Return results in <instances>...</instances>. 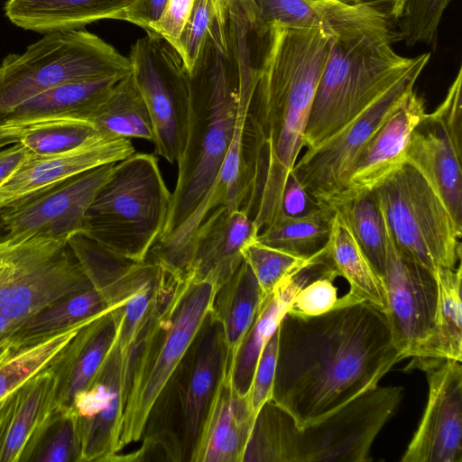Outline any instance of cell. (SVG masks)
Instances as JSON below:
<instances>
[{"label": "cell", "mask_w": 462, "mask_h": 462, "mask_svg": "<svg viewBox=\"0 0 462 462\" xmlns=\"http://www.w3.org/2000/svg\"><path fill=\"white\" fill-rule=\"evenodd\" d=\"M257 235L254 221L243 210L213 208L193 235L186 277L208 282L217 290L242 263L244 245Z\"/></svg>", "instance_id": "obj_24"}, {"label": "cell", "mask_w": 462, "mask_h": 462, "mask_svg": "<svg viewBox=\"0 0 462 462\" xmlns=\"http://www.w3.org/2000/svg\"><path fill=\"white\" fill-rule=\"evenodd\" d=\"M263 298L256 278L244 260L216 291L210 310L223 328L229 361L251 327Z\"/></svg>", "instance_id": "obj_34"}, {"label": "cell", "mask_w": 462, "mask_h": 462, "mask_svg": "<svg viewBox=\"0 0 462 462\" xmlns=\"http://www.w3.org/2000/svg\"><path fill=\"white\" fill-rule=\"evenodd\" d=\"M215 15L213 0H194L180 37V56L189 73L200 53L204 40Z\"/></svg>", "instance_id": "obj_44"}, {"label": "cell", "mask_w": 462, "mask_h": 462, "mask_svg": "<svg viewBox=\"0 0 462 462\" xmlns=\"http://www.w3.org/2000/svg\"><path fill=\"white\" fill-rule=\"evenodd\" d=\"M402 386H375L304 429L291 426L286 462H366L376 436L403 396Z\"/></svg>", "instance_id": "obj_13"}, {"label": "cell", "mask_w": 462, "mask_h": 462, "mask_svg": "<svg viewBox=\"0 0 462 462\" xmlns=\"http://www.w3.org/2000/svg\"><path fill=\"white\" fill-rule=\"evenodd\" d=\"M117 339L114 310L81 327L48 366L56 380L55 407H70L97 374Z\"/></svg>", "instance_id": "obj_26"}, {"label": "cell", "mask_w": 462, "mask_h": 462, "mask_svg": "<svg viewBox=\"0 0 462 462\" xmlns=\"http://www.w3.org/2000/svg\"><path fill=\"white\" fill-rule=\"evenodd\" d=\"M128 59L151 116L154 152L171 164L178 163L191 116L189 74L177 51L149 33L132 45Z\"/></svg>", "instance_id": "obj_12"}, {"label": "cell", "mask_w": 462, "mask_h": 462, "mask_svg": "<svg viewBox=\"0 0 462 462\" xmlns=\"http://www.w3.org/2000/svg\"><path fill=\"white\" fill-rule=\"evenodd\" d=\"M336 273L321 275L304 285L292 300L288 311L304 315L316 316L332 310L337 301V290L334 285Z\"/></svg>", "instance_id": "obj_46"}, {"label": "cell", "mask_w": 462, "mask_h": 462, "mask_svg": "<svg viewBox=\"0 0 462 462\" xmlns=\"http://www.w3.org/2000/svg\"><path fill=\"white\" fill-rule=\"evenodd\" d=\"M453 0H403L399 31L408 46L425 44L435 50L440 22Z\"/></svg>", "instance_id": "obj_43"}, {"label": "cell", "mask_w": 462, "mask_h": 462, "mask_svg": "<svg viewBox=\"0 0 462 462\" xmlns=\"http://www.w3.org/2000/svg\"><path fill=\"white\" fill-rule=\"evenodd\" d=\"M386 261L383 282L388 308L384 313L402 358L414 357L434 324L438 286L434 273L397 247L383 218Z\"/></svg>", "instance_id": "obj_17"}, {"label": "cell", "mask_w": 462, "mask_h": 462, "mask_svg": "<svg viewBox=\"0 0 462 462\" xmlns=\"http://www.w3.org/2000/svg\"><path fill=\"white\" fill-rule=\"evenodd\" d=\"M226 29L238 88L254 89L270 51L272 27L253 0H227Z\"/></svg>", "instance_id": "obj_30"}, {"label": "cell", "mask_w": 462, "mask_h": 462, "mask_svg": "<svg viewBox=\"0 0 462 462\" xmlns=\"http://www.w3.org/2000/svg\"><path fill=\"white\" fill-rule=\"evenodd\" d=\"M92 287L69 239L0 238V311L14 325Z\"/></svg>", "instance_id": "obj_9"}, {"label": "cell", "mask_w": 462, "mask_h": 462, "mask_svg": "<svg viewBox=\"0 0 462 462\" xmlns=\"http://www.w3.org/2000/svg\"><path fill=\"white\" fill-rule=\"evenodd\" d=\"M169 0H136L123 14L121 20L143 28L146 32L161 16Z\"/></svg>", "instance_id": "obj_49"}, {"label": "cell", "mask_w": 462, "mask_h": 462, "mask_svg": "<svg viewBox=\"0 0 462 462\" xmlns=\"http://www.w3.org/2000/svg\"><path fill=\"white\" fill-rule=\"evenodd\" d=\"M374 190L402 254L433 273L461 263L462 226L416 169L405 162Z\"/></svg>", "instance_id": "obj_8"}, {"label": "cell", "mask_w": 462, "mask_h": 462, "mask_svg": "<svg viewBox=\"0 0 462 462\" xmlns=\"http://www.w3.org/2000/svg\"><path fill=\"white\" fill-rule=\"evenodd\" d=\"M114 310L93 286L73 292L17 324L10 333L24 339L47 337Z\"/></svg>", "instance_id": "obj_37"}, {"label": "cell", "mask_w": 462, "mask_h": 462, "mask_svg": "<svg viewBox=\"0 0 462 462\" xmlns=\"http://www.w3.org/2000/svg\"><path fill=\"white\" fill-rule=\"evenodd\" d=\"M191 116L185 151L163 230L147 258L177 279H185L200 210L229 148L237 115L238 80L226 20L214 16L189 73Z\"/></svg>", "instance_id": "obj_3"}, {"label": "cell", "mask_w": 462, "mask_h": 462, "mask_svg": "<svg viewBox=\"0 0 462 462\" xmlns=\"http://www.w3.org/2000/svg\"><path fill=\"white\" fill-rule=\"evenodd\" d=\"M425 372L427 405L402 462L462 461L461 361H415L409 365Z\"/></svg>", "instance_id": "obj_18"}, {"label": "cell", "mask_w": 462, "mask_h": 462, "mask_svg": "<svg viewBox=\"0 0 462 462\" xmlns=\"http://www.w3.org/2000/svg\"><path fill=\"white\" fill-rule=\"evenodd\" d=\"M392 45L377 37L331 39L303 147H314L339 131L418 60L419 55L403 57Z\"/></svg>", "instance_id": "obj_6"}, {"label": "cell", "mask_w": 462, "mask_h": 462, "mask_svg": "<svg viewBox=\"0 0 462 462\" xmlns=\"http://www.w3.org/2000/svg\"><path fill=\"white\" fill-rule=\"evenodd\" d=\"M126 371L117 339L70 407L77 415L82 462H112L121 450Z\"/></svg>", "instance_id": "obj_20"}, {"label": "cell", "mask_w": 462, "mask_h": 462, "mask_svg": "<svg viewBox=\"0 0 462 462\" xmlns=\"http://www.w3.org/2000/svg\"><path fill=\"white\" fill-rule=\"evenodd\" d=\"M263 21L317 29L332 40L377 37L391 44L402 41L399 31L403 0H253Z\"/></svg>", "instance_id": "obj_15"}, {"label": "cell", "mask_w": 462, "mask_h": 462, "mask_svg": "<svg viewBox=\"0 0 462 462\" xmlns=\"http://www.w3.org/2000/svg\"><path fill=\"white\" fill-rule=\"evenodd\" d=\"M267 59L244 128L243 210L258 233L282 213L283 190L298 156L331 38L317 29L273 24Z\"/></svg>", "instance_id": "obj_2"}, {"label": "cell", "mask_w": 462, "mask_h": 462, "mask_svg": "<svg viewBox=\"0 0 462 462\" xmlns=\"http://www.w3.org/2000/svg\"><path fill=\"white\" fill-rule=\"evenodd\" d=\"M30 154V151L21 142L0 150V186L17 171Z\"/></svg>", "instance_id": "obj_51"}, {"label": "cell", "mask_w": 462, "mask_h": 462, "mask_svg": "<svg viewBox=\"0 0 462 462\" xmlns=\"http://www.w3.org/2000/svg\"><path fill=\"white\" fill-rule=\"evenodd\" d=\"M130 73L128 57L94 33L82 29L45 33L0 65V125L19 105L54 86Z\"/></svg>", "instance_id": "obj_7"}, {"label": "cell", "mask_w": 462, "mask_h": 462, "mask_svg": "<svg viewBox=\"0 0 462 462\" xmlns=\"http://www.w3.org/2000/svg\"><path fill=\"white\" fill-rule=\"evenodd\" d=\"M121 79L123 78L113 77L71 81L54 86L19 105L5 117L2 124L55 119L89 122Z\"/></svg>", "instance_id": "obj_29"}, {"label": "cell", "mask_w": 462, "mask_h": 462, "mask_svg": "<svg viewBox=\"0 0 462 462\" xmlns=\"http://www.w3.org/2000/svg\"><path fill=\"white\" fill-rule=\"evenodd\" d=\"M194 0H169L160 18L146 33L167 42L180 52V37L190 14Z\"/></svg>", "instance_id": "obj_48"}, {"label": "cell", "mask_w": 462, "mask_h": 462, "mask_svg": "<svg viewBox=\"0 0 462 462\" xmlns=\"http://www.w3.org/2000/svg\"><path fill=\"white\" fill-rule=\"evenodd\" d=\"M171 198L158 158L134 152L116 163L97 191L82 234L125 259L143 262L163 230Z\"/></svg>", "instance_id": "obj_5"}, {"label": "cell", "mask_w": 462, "mask_h": 462, "mask_svg": "<svg viewBox=\"0 0 462 462\" xmlns=\"http://www.w3.org/2000/svg\"><path fill=\"white\" fill-rule=\"evenodd\" d=\"M241 253L244 261L255 276L263 296L271 293L284 277L305 265L313 256H297L267 246L255 238L245 244Z\"/></svg>", "instance_id": "obj_42"}, {"label": "cell", "mask_w": 462, "mask_h": 462, "mask_svg": "<svg viewBox=\"0 0 462 462\" xmlns=\"http://www.w3.org/2000/svg\"><path fill=\"white\" fill-rule=\"evenodd\" d=\"M136 0H7L5 16L14 25L39 33L82 29L104 19L121 20Z\"/></svg>", "instance_id": "obj_28"}, {"label": "cell", "mask_w": 462, "mask_h": 462, "mask_svg": "<svg viewBox=\"0 0 462 462\" xmlns=\"http://www.w3.org/2000/svg\"><path fill=\"white\" fill-rule=\"evenodd\" d=\"M116 162L106 163L26 195L0 208L6 238L82 234L87 210Z\"/></svg>", "instance_id": "obj_16"}, {"label": "cell", "mask_w": 462, "mask_h": 462, "mask_svg": "<svg viewBox=\"0 0 462 462\" xmlns=\"http://www.w3.org/2000/svg\"><path fill=\"white\" fill-rule=\"evenodd\" d=\"M425 113L424 99L412 90L359 153L333 208L341 202L375 189L405 163L411 134Z\"/></svg>", "instance_id": "obj_23"}, {"label": "cell", "mask_w": 462, "mask_h": 462, "mask_svg": "<svg viewBox=\"0 0 462 462\" xmlns=\"http://www.w3.org/2000/svg\"><path fill=\"white\" fill-rule=\"evenodd\" d=\"M69 244L92 286L114 309L117 342L126 361L140 330L175 277L149 258L141 263L125 259L83 234L72 236Z\"/></svg>", "instance_id": "obj_11"}, {"label": "cell", "mask_w": 462, "mask_h": 462, "mask_svg": "<svg viewBox=\"0 0 462 462\" xmlns=\"http://www.w3.org/2000/svg\"><path fill=\"white\" fill-rule=\"evenodd\" d=\"M89 122L100 134L153 140L151 116L132 73L114 86Z\"/></svg>", "instance_id": "obj_35"}, {"label": "cell", "mask_w": 462, "mask_h": 462, "mask_svg": "<svg viewBox=\"0 0 462 462\" xmlns=\"http://www.w3.org/2000/svg\"><path fill=\"white\" fill-rule=\"evenodd\" d=\"M438 299L430 334L412 360L462 361L461 263L456 268L437 267Z\"/></svg>", "instance_id": "obj_31"}, {"label": "cell", "mask_w": 462, "mask_h": 462, "mask_svg": "<svg viewBox=\"0 0 462 462\" xmlns=\"http://www.w3.org/2000/svg\"><path fill=\"white\" fill-rule=\"evenodd\" d=\"M324 248L305 265L284 277L271 293L263 296L251 327L228 362L227 376L238 393L245 395L249 393L260 354L278 329L298 291L321 275L337 274Z\"/></svg>", "instance_id": "obj_22"}, {"label": "cell", "mask_w": 462, "mask_h": 462, "mask_svg": "<svg viewBox=\"0 0 462 462\" xmlns=\"http://www.w3.org/2000/svg\"><path fill=\"white\" fill-rule=\"evenodd\" d=\"M134 152V146L128 138L97 134L62 153H31L0 186V208L83 171L120 162Z\"/></svg>", "instance_id": "obj_21"}, {"label": "cell", "mask_w": 462, "mask_h": 462, "mask_svg": "<svg viewBox=\"0 0 462 462\" xmlns=\"http://www.w3.org/2000/svg\"><path fill=\"white\" fill-rule=\"evenodd\" d=\"M55 389L47 367L0 401V462H23L31 439L55 408Z\"/></svg>", "instance_id": "obj_27"}, {"label": "cell", "mask_w": 462, "mask_h": 462, "mask_svg": "<svg viewBox=\"0 0 462 462\" xmlns=\"http://www.w3.org/2000/svg\"><path fill=\"white\" fill-rule=\"evenodd\" d=\"M217 289L189 277L162 292L126 358L123 448L138 441L157 397L209 312Z\"/></svg>", "instance_id": "obj_4"}, {"label": "cell", "mask_w": 462, "mask_h": 462, "mask_svg": "<svg viewBox=\"0 0 462 462\" xmlns=\"http://www.w3.org/2000/svg\"><path fill=\"white\" fill-rule=\"evenodd\" d=\"M334 208L344 217L362 252L383 280L386 236L383 217L374 190L341 202Z\"/></svg>", "instance_id": "obj_39"}, {"label": "cell", "mask_w": 462, "mask_h": 462, "mask_svg": "<svg viewBox=\"0 0 462 462\" xmlns=\"http://www.w3.org/2000/svg\"><path fill=\"white\" fill-rule=\"evenodd\" d=\"M292 418L272 399L256 413L242 462H285Z\"/></svg>", "instance_id": "obj_40"}, {"label": "cell", "mask_w": 462, "mask_h": 462, "mask_svg": "<svg viewBox=\"0 0 462 462\" xmlns=\"http://www.w3.org/2000/svg\"><path fill=\"white\" fill-rule=\"evenodd\" d=\"M47 121V120H44ZM43 121L0 125V149L20 142L23 134Z\"/></svg>", "instance_id": "obj_52"}, {"label": "cell", "mask_w": 462, "mask_h": 462, "mask_svg": "<svg viewBox=\"0 0 462 462\" xmlns=\"http://www.w3.org/2000/svg\"><path fill=\"white\" fill-rule=\"evenodd\" d=\"M229 359L223 328L209 310L171 376L181 409L183 461H190L210 404L227 373Z\"/></svg>", "instance_id": "obj_19"}, {"label": "cell", "mask_w": 462, "mask_h": 462, "mask_svg": "<svg viewBox=\"0 0 462 462\" xmlns=\"http://www.w3.org/2000/svg\"><path fill=\"white\" fill-rule=\"evenodd\" d=\"M430 52L379 95L348 124L319 144L307 148L291 173L317 207L332 208L343 192L351 169L379 127L401 105L426 68Z\"/></svg>", "instance_id": "obj_10"}, {"label": "cell", "mask_w": 462, "mask_h": 462, "mask_svg": "<svg viewBox=\"0 0 462 462\" xmlns=\"http://www.w3.org/2000/svg\"><path fill=\"white\" fill-rule=\"evenodd\" d=\"M278 351V329L263 346L254 370L249 397L257 413L264 402L272 399Z\"/></svg>", "instance_id": "obj_47"}, {"label": "cell", "mask_w": 462, "mask_h": 462, "mask_svg": "<svg viewBox=\"0 0 462 462\" xmlns=\"http://www.w3.org/2000/svg\"><path fill=\"white\" fill-rule=\"evenodd\" d=\"M325 252L338 276L348 282L350 290L347 293L351 297L366 301L383 313L387 311V295L383 280L362 252L347 223L336 209Z\"/></svg>", "instance_id": "obj_32"}, {"label": "cell", "mask_w": 462, "mask_h": 462, "mask_svg": "<svg viewBox=\"0 0 462 462\" xmlns=\"http://www.w3.org/2000/svg\"><path fill=\"white\" fill-rule=\"evenodd\" d=\"M139 448L125 455L116 454L112 462H181L183 448L180 437L168 430H158L141 437Z\"/></svg>", "instance_id": "obj_45"}, {"label": "cell", "mask_w": 462, "mask_h": 462, "mask_svg": "<svg viewBox=\"0 0 462 462\" xmlns=\"http://www.w3.org/2000/svg\"><path fill=\"white\" fill-rule=\"evenodd\" d=\"M100 134L84 120L55 119L41 122L27 131L20 142L35 155L62 153Z\"/></svg>", "instance_id": "obj_41"}, {"label": "cell", "mask_w": 462, "mask_h": 462, "mask_svg": "<svg viewBox=\"0 0 462 462\" xmlns=\"http://www.w3.org/2000/svg\"><path fill=\"white\" fill-rule=\"evenodd\" d=\"M23 462H82L77 415L71 407H55L31 439Z\"/></svg>", "instance_id": "obj_38"}, {"label": "cell", "mask_w": 462, "mask_h": 462, "mask_svg": "<svg viewBox=\"0 0 462 462\" xmlns=\"http://www.w3.org/2000/svg\"><path fill=\"white\" fill-rule=\"evenodd\" d=\"M335 209L316 207L300 216L282 213L255 239L273 248L309 258L322 250L330 235Z\"/></svg>", "instance_id": "obj_36"}, {"label": "cell", "mask_w": 462, "mask_h": 462, "mask_svg": "<svg viewBox=\"0 0 462 462\" xmlns=\"http://www.w3.org/2000/svg\"><path fill=\"white\" fill-rule=\"evenodd\" d=\"M308 203L313 204L304 188L290 173L282 195V213L289 216L302 215L310 211L307 209Z\"/></svg>", "instance_id": "obj_50"}, {"label": "cell", "mask_w": 462, "mask_h": 462, "mask_svg": "<svg viewBox=\"0 0 462 462\" xmlns=\"http://www.w3.org/2000/svg\"><path fill=\"white\" fill-rule=\"evenodd\" d=\"M91 320L43 338H20L10 331L0 336V401L47 368L79 329Z\"/></svg>", "instance_id": "obj_33"}, {"label": "cell", "mask_w": 462, "mask_h": 462, "mask_svg": "<svg viewBox=\"0 0 462 462\" xmlns=\"http://www.w3.org/2000/svg\"><path fill=\"white\" fill-rule=\"evenodd\" d=\"M255 416L249 393H238L226 373L210 404L189 462H242Z\"/></svg>", "instance_id": "obj_25"}, {"label": "cell", "mask_w": 462, "mask_h": 462, "mask_svg": "<svg viewBox=\"0 0 462 462\" xmlns=\"http://www.w3.org/2000/svg\"><path fill=\"white\" fill-rule=\"evenodd\" d=\"M401 360L385 314L346 293L326 313L283 316L272 400L304 429L377 386Z\"/></svg>", "instance_id": "obj_1"}, {"label": "cell", "mask_w": 462, "mask_h": 462, "mask_svg": "<svg viewBox=\"0 0 462 462\" xmlns=\"http://www.w3.org/2000/svg\"><path fill=\"white\" fill-rule=\"evenodd\" d=\"M405 162L416 169L462 226V68L431 113L413 128Z\"/></svg>", "instance_id": "obj_14"}]
</instances>
